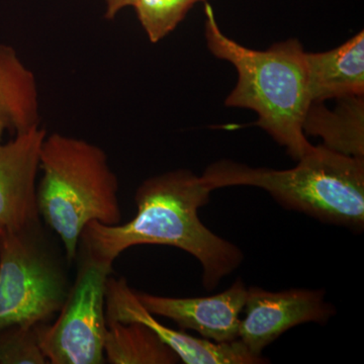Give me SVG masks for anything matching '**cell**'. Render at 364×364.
Returning a JSON list of instances; mask_svg holds the SVG:
<instances>
[{
    "label": "cell",
    "mask_w": 364,
    "mask_h": 364,
    "mask_svg": "<svg viewBox=\"0 0 364 364\" xmlns=\"http://www.w3.org/2000/svg\"><path fill=\"white\" fill-rule=\"evenodd\" d=\"M210 188L202 176L186 169L149 177L136 188V214L114 226L91 222L79 240L78 253L112 265L124 251L138 245H166L181 249L200 261L203 284L213 291L240 267L238 246L213 233L198 217L208 205Z\"/></svg>",
    "instance_id": "obj_1"
},
{
    "label": "cell",
    "mask_w": 364,
    "mask_h": 364,
    "mask_svg": "<svg viewBox=\"0 0 364 364\" xmlns=\"http://www.w3.org/2000/svg\"><path fill=\"white\" fill-rule=\"evenodd\" d=\"M205 4V37L210 52L230 62L238 80L225 105L252 109L255 124L286 148L298 161L312 149L304 133L306 111L312 104L306 85L303 45L291 39L277 43L265 51L249 49L222 32L212 6Z\"/></svg>",
    "instance_id": "obj_2"
},
{
    "label": "cell",
    "mask_w": 364,
    "mask_h": 364,
    "mask_svg": "<svg viewBox=\"0 0 364 364\" xmlns=\"http://www.w3.org/2000/svg\"><path fill=\"white\" fill-rule=\"evenodd\" d=\"M202 179L212 191L255 186L282 207L326 224L358 232L364 228V158L340 154L324 145L313 146L294 168H253L225 159L210 165Z\"/></svg>",
    "instance_id": "obj_3"
},
{
    "label": "cell",
    "mask_w": 364,
    "mask_h": 364,
    "mask_svg": "<svg viewBox=\"0 0 364 364\" xmlns=\"http://www.w3.org/2000/svg\"><path fill=\"white\" fill-rule=\"evenodd\" d=\"M40 170V217L59 237L68 262H74L86 225L121 223L119 179L102 148L59 133L46 136Z\"/></svg>",
    "instance_id": "obj_4"
},
{
    "label": "cell",
    "mask_w": 364,
    "mask_h": 364,
    "mask_svg": "<svg viewBox=\"0 0 364 364\" xmlns=\"http://www.w3.org/2000/svg\"><path fill=\"white\" fill-rule=\"evenodd\" d=\"M65 253L42 221L0 237V331L49 323L65 303L71 282Z\"/></svg>",
    "instance_id": "obj_5"
},
{
    "label": "cell",
    "mask_w": 364,
    "mask_h": 364,
    "mask_svg": "<svg viewBox=\"0 0 364 364\" xmlns=\"http://www.w3.org/2000/svg\"><path fill=\"white\" fill-rule=\"evenodd\" d=\"M112 272L87 256H79L75 282L54 322L36 326L40 348L52 364L105 363V286Z\"/></svg>",
    "instance_id": "obj_6"
},
{
    "label": "cell",
    "mask_w": 364,
    "mask_h": 364,
    "mask_svg": "<svg viewBox=\"0 0 364 364\" xmlns=\"http://www.w3.org/2000/svg\"><path fill=\"white\" fill-rule=\"evenodd\" d=\"M244 309L238 339L257 356L287 330L305 323L323 324L336 313L325 301L324 291L308 289L273 293L251 287Z\"/></svg>",
    "instance_id": "obj_7"
},
{
    "label": "cell",
    "mask_w": 364,
    "mask_h": 364,
    "mask_svg": "<svg viewBox=\"0 0 364 364\" xmlns=\"http://www.w3.org/2000/svg\"><path fill=\"white\" fill-rule=\"evenodd\" d=\"M107 322H138L147 326L168 345L186 364H262L269 363L263 356L254 355L240 340L217 343L196 338L163 325L142 305L126 279L109 277L105 286Z\"/></svg>",
    "instance_id": "obj_8"
},
{
    "label": "cell",
    "mask_w": 364,
    "mask_h": 364,
    "mask_svg": "<svg viewBox=\"0 0 364 364\" xmlns=\"http://www.w3.org/2000/svg\"><path fill=\"white\" fill-rule=\"evenodd\" d=\"M47 132L33 129L0 144V229L20 231L41 222L37 178Z\"/></svg>",
    "instance_id": "obj_9"
},
{
    "label": "cell",
    "mask_w": 364,
    "mask_h": 364,
    "mask_svg": "<svg viewBox=\"0 0 364 364\" xmlns=\"http://www.w3.org/2000/svg\"><path fill=\"white\" fill-rule=\"evenodd\" d=\"M136 294L153 315L170 318L203 338L225 343L238 339L247 287L238 279L226 291L207 298H169L141 291Z\"/></svg>",
    "instance_id": "obj_10"
},
{
    "label": "cell",
    "mask_w": 364,
    "mask_h": 364,
    "mask_svg": "<svg viewBox=\"0 0 364 364\" xmlns=\"http://www.w3.org/2000/svg\"><path fill=\"white\" fill-rule=\"evenodd\" d=\"M311 102L364 95V33L335 49L305 55Z\"/></svg>",
    "instance_id": "obj_11"
},
{
    "label": "cell",
    "mask_w": 364,
    "mask_h": 364,
    "mask_svg": "<svg viewBox=\"0 0 364 364\" xmlns=\"http://www.w3.org/2000/svg\"><path fill=\"white\" fill-rule=\"evenodd\" d=\"M39 127L37 78L14 47L0 42V144L6 132L16 136Z\"/></svg>",
    "instance_id": "obj_12"
},
{
    "label": "cell",
    "mask_w": 364,
    "mask_h": 364,
    "mask_svg": "<svg viewBox=\"0 0 364 364\" xmlns=\"http://www.w3.org/2000/svg\"><path fill=\"white\" fill-rule=\"evenodd\" d=\"M338 107L329 109L324 102H312L304 119V133L320 136L328 149L364 158V98H341Z\"/></svg>",
    "instance_id": "obj_13"
},
{
    "label": "cell",
    "mask_w": 364,
    "mask_h": 364,
    "mask_svg": "<svg viewBox=\"0 0 364 364\" xmlns=\"http://www.w3.org/2000/svg\"><path fill=\"white\" fill-rule=\"evenodd\" d=\"M105 358L112 364H176L178 355L142 323L109 322Z\"/></svg>",
    "instance_id": "obj_14"
},
{
    "label": "cell",
    "mask_w": 364,
    "mask_h": 364,
    "mask_svg": "<svg viewBox=\"0 0 364 364\" xmlns=\"http://www.w3.org/2000/svg\"><path fill=\"white\" fill-rule=\"evenodd\" d=\"M207 0H138L134 9L151 43L160 42L186 18L191 7Z\"/></svg>",
    "instance_id": "obj_15"
},
{
    "label": "cell",
    "mask_w": 364,
    "mask_h": 364,
    "mask_svg": "<svg viewBox=\"0 0 364 364\" xmlns=\"http://www.w3.org/2000/svg\"><path fill=\"white\" fill-rule=\"evenodd\" d=\"M45 363L36 327L11 326L0 331V364Z\"/></svg>",
    "instance_id": "obj_16"
},
{
    "label": "cell",
    "mask_w": 364,
    "mask_h": 364,
    "mask_svg": "<svg viewBox=\"0 0 364 364\" xmlns=\"http://www.w3.org/2000/svg\"><path fill=\"white\" fill-rule=\"evenodd\" d=\"M136 1L138 0H105V18L107 21L114 20L119 11L126 7H135Z\"/></svg>",
    "instance_id": "obj_17"
},
{
    "label": "cell",
    "mask_w": 364,
    "mask_h": 364,
    "mask_svg": "<svg viewBox=\"0 0 364 364\" xmlns=\"http://www.w3.org/2000/svg\"><path fill=\"white\" fill-rule=\"evenodd\" d=\"M2 230L0 229V237H1Z\"/></svg>",
    "instance_id": "obj_18"
}]
</instances>
